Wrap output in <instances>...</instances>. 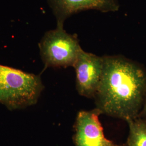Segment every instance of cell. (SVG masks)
Returning <instances> with one entry per match:
<instances>
[{"label":"cell","instance_id":"5","mask_svg":"<svg viewBox=\"0 0 146 146\" xmlns=\"http://www.w3.org/2000/svg\"><path fill=\"white\" fill-rule=\"evenodd\" d=\"M101 114L102 113L96 108L78 112L73 137L75 146H127L126 143L117 145L106 138L99 118Z\"/></svg>","mask_w":146,"mask_h":146},{"label":"cell","instance_id":"2","mask_svg":"<svg viewBox=\"0 0 146 146\" xmlns=\"http://www.w3.org/2000/svg\"><path fill=\"white\" fill-rule=\"evenodd\" d=\"M44 88L40 75L0 64V103L8 110L36 104Z\"/></svg>","mask_w":146,"mask_h":146},{"label":"cell","instance_id":"3","mask_svg":"<svg viewBox=\"0 0 146 146\" xmlns=\"http://www.w3.org/2000/svg\"><path fill=\"white\" fill-rule=\"evenodd\" d=\"M38 46L44 69L73 67L83 50L76 35L68 34L60 27L46 32Z\"/></svg>","mask_w":146,"mask_h":146},{"label":"cell","instance_id":"8","mask_svg":"<svg viewBox=\"0 0 146 146\" xmlns=\"http://www.w3.org/2000/svg\"><path fill=\"white\" fill-rule=\"evenodd\" d=\"M138 117H140L141 119L146 120V94L142 109L139 113V115L138 116Z\"/></svg>","mask_w":146,"mask_h":146},{"label":"cell","instance_id":"1","mask_svg":"<svg viewBox=\"0 0 146 146\" xmlns=\"http://www.w3.org/2000/svg\"><path fill=\"white\" fill-rule=\"evenodd\" d=\"M102 78L94 97L102 114L125 120L135 119L146 94V69L123 55L103 56Z\"/></svg>","mask_w":146,"mask_h":146},{"label":"cell","instance_id":"4","mask_svg":"<svg viewBox=\"0 0 146 146\" xmlns=\"http://www.w3.org/2000/svg\"><path fill=\"white\" fill-rule=\"evenodd\" d=\"M73 67L76 72V88L78 94L94 98L102 78L103 57L82 50Z\"/></svg>","mask_w":146,"mask_h":146},{"label":"cell","instance_id":"7","mask_svg":"<svg viewBox=\"0 0 146 146\" xmlns=\"http://www.w3.org/2000/svg\"><path fill=\"white\" fill-rule=\"evenodd\" d=\"M127 122L129 129L127 146H146V120L137 117Z\"/></svg>","mask_w":146,"mask_h":146},{"label":"cell","instance_id":"6","mask_svg":"<svg viewBox=\"0 0 146 146\" xmlns=\"http://www.w3.org/2000/svg\"><path fill=\"white\" fill-rule=\"evenodd\" d=\"M57 20V27H63L66 20L82 11L94 9L102 13L119 11L118 0H48Z\"/></svg>","mask_w":146,"mask_h":146}]
</instances>
